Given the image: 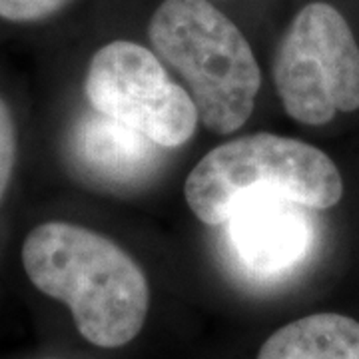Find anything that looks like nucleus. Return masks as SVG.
<instances>
[{"instance_id": "9", "label": "nucleus", "mask_w": 359, "mask_h": 359, "mask_svg": "<svg viewBox=\"0 0 359 359\" xmlns=\"http://www.w3.org/2000/svg\"><path fill=\"white\" fill-rule=\"evenodd\" d=\"M72 0H0V18L8 22H39L60 13Z\"/></svg>"}, {"instance_id": "7", "label": "nucleus", "mask_w": 359, "mask_h": 359, "mask_svg": "<svg viewBox=\"0 0 359 359\" xmlns=\"http://www.w3.org/2000/svg\"><path fill=\"white\" fill-rule=\"evenodd\" d=\"M295 205L280 198H259L233 214L231 244L244 266L268 276L282 273L304 259L311 228Z\"/></svg>"}, {"instance_id": "3", "label": "nucleus", "mask_w": 359, "mask_h": 359, "mask_svg": "<svg viewBox=\"0 0 359 359\" xmlns=\"http://www.w3.org/2000/svg\"><path fill=\"white\" fill-rule=\"evenodd\" d=\"M148 40L188 86L198 118L228 136L254 112L262 70L238 25L210 0H164L150 18Z\"/></svg>"}, {"instance_id": "6", "label": "nucleus", "mask_w": 359, "mask_h": 359, "mask_svg": "<svg viewBox=\"0 0 359 359\" xmlns=\"http://www.w3.org/2000/svg\"><path fill=\"white\" fill-rule=\"evenodd\" d=\"M158 144L108 116H84L70 138L72 162L94 186L126 188L150 178L158 168Z\"/></svg>"}, {"instance_id": "1", "label": "nucleus", "mask_w": 359, "mask_h": 359, "mask_svg": "<svg viewBox=\"0 0 359 359\" xmlns=\"http://www.w3.org/2000/svg\"><path fill=\"white\" fill-rule=\"evenodd\" d=\"M30 283L70 309L78 334L114 349L140 334L150 309L142 268L106 236L70 222H44L26 236Z\"/></svg>"}, {"instance_id": "5", "label": "nucleus", "mask_w": 359, "mask_h": 359, "mask_svg": "<svg viewBox=\"0 0 359 359\" xmlns=\"http://www.w3.org/2000/svg\"><path fill=\"white\" fill-rule=\"evenodd\" d=\"M84 92L94 112L160 148L184 146L200 122L188 90L174 82L154 50L132 40H114L94 52Z\"/></svg>"}, {"instance_id": "2", "label": "nucleus", "mask_w": 359, "mask_h": 359, "mask_svg": "<svg viewBox=\"0 0 359 359\" xmlns=\"http://www.w3.org/2000/svg\"><path fill=\"white\" fill-rule=\"evenodd\" d=\"M184 196L200 222L222 226L259 198L330 210L344 198V178L320 148L262 132L210 150L188 174Z\"/></svg>"}, {"instance_id": "8", "label": "nucleus", "mask_w": 359, "mask_h": 359, "mask_svg": "<svg viewBox=\"0 0 359 359\" xmlns=\"http://www.w3.org/2000/svg\"><path fill=\"white\" fill-rule=\"evenodd\" d=\"M257 359H359V321L344 313H311L271 334Z\"/></svg>"}, {"instance_id": "10", "label": "nucleus", "mask_w": 359, "mask_h": 359, "mask_svg": "<svg viewBox=\"0 0 359 359\" xmlns=\"http://www.w3.org/2000/svg\"><path fill=\"white\" fill-rule=\"evenodd\" d=\"M16 164V128L6 102L0 98V202L11 186Z\"/></svg>"}, {"instance_id": "4", "label": "nucleus", "mask_w": 359, "mask_h": 359, "mask_svg": "<svg viewBox=\"0 0 359 359\" xmlns=\"http://www.w3.org/2000/svg\"><path fill=\"white\" fill-rule=\"evenodd\" d=\"M273 84L290 118L325 126L359 110V44L330 2H308L287 26L273 60Z\"/></svg>"}]
</instances>
